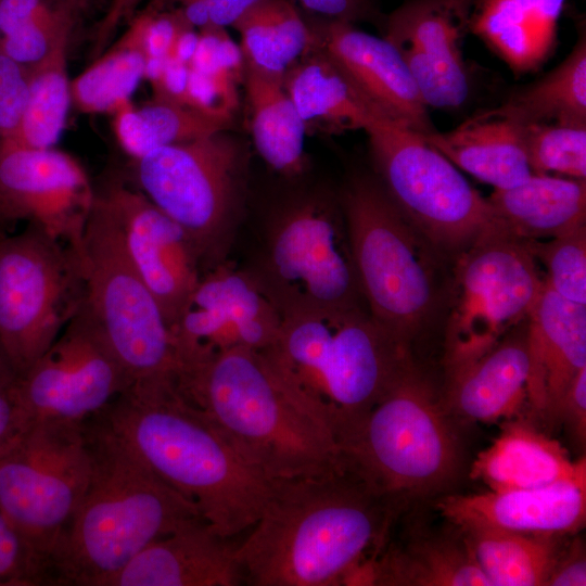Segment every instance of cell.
Here are the masks:
<instances>
[{
	"mask_svg": "<svg viewBox=\"0 0 586 586\" xmlns=\"http://www.w3.org/2000/svg\"><path fill=\"white\" fill-rule=\"evenodd\" d=\"M232 27L245 64L275 76H283L311 46L309 23L292 0H260Z\"/></svg>",
	"mask_w": 586,
	"mask_h": 586,
	"instance_id": "cell-32",
	"label": "cell"
},
{
	"mask_svg": "<svg viewBox=\"0 0 586 586\" xmlns=\"http://www.w3.org/2000/svg\"><path fill=\"white\" fill-rule=\"evenodd\" d=\"M260 0H208L209 24L227 27Z\"/></svg>",
	"mask_w": 586,
	"mask_h": 586,
	"instance_id": "cell-51",
	"label": "cell"
},
{
	"mask_svg": "<svg viewBox=\"0 0 586 586\" xmlns=\"http://www.w3.org/2000/svg\"><path fill=\"white\" fill-rule=\"evenodd\" d=\"M379 551L354 569L347 585L491 586L464 539L419 537Z\"/></svg>",
	"mask_w": 586,
	"mask_h": 586,
	"instance_id": "cell-29",
	"label": "cell"
},
{
	"mask_svg": "<svg viewBox=\"0 0 586 586\" xmlns=\"http://www.w3.org/2000/svg\"><path fill=\"white\" fill-rule=\"evenodd\" d=\"M366 133L375 177L407 219L450 260L495 230L487 198L422 135L385 119Z\"/></svg>",
	"mask_w": 586,
	"mask_h": 586,
	"instance_id": "cell-12",
	"label": "cell"
},
{
	"mask_svg": "<svg viewBox=\"0 0 586 586\" xmlns=\"http://www.w3.org/2000/svg\"><path fill=\"white\" fill-rule=\"evenodd\" d=\"M17 379V373L0 345V388L11 387Z\"/></svg>",
	"mask_w": 586,
	"mask_h": 586,
	"instance_id": "cell-53",
	"label": "cell"
},
{
	"mask_svg": "<svg viewBox=\"0 0 586 586\" xmlns=\"http://www.w3.org/2000/svg\"><path fill=\"white\" fill-rule=\"evenodd\" d=\"M177 387L271 481L342 459L331 431L293 398L259 352L220 353L184 373Z\"/></svg>",
	"mask_w": 586,
	"mask_h": 586,
	"instance_id": "cell-5",
	"label": "cell"
},
{
	"mask_svg": "<svg viewBox=\"0 0 586 586\" xmlns=\"http://www.w3.org/2000/svg\"><path fill=\"white\" fill-rule=\"evenodd\" d=\"M115 113L117 140L135 160L158 148L193 140L230 126L190 106L155 99L140 107L127 103Z\"/></svg>",
	"mask_w": 586,
	"mask_h": 586,
	"instance_id": "cell-35",
	"label": "cell"
},
{
	"mask_svg": "<svg viewBox=\"0 0 586 586\" xmlns=\"http://www.w3.org/2000/svg\"><path fill=\"white\" fill-rule=\"evenodd\" d=\"M86 423L29 422L0 455V510L46 569L88 485Z\"/></svg>",
	"mask_w": 586,
	"mask_h": 586,
	"instance_id": "cell-13",
	"label": "cell"
},
{
	"mask_svg": "<svg viewBox=\"0 0 586 586\" xmlns=\"http://www.w3.org/2000/svg\"><path fill=\"white\" fill-rule=\"evenodd\" d=\"M530 367L525 320L481 358L447 378V405L472 421L515 418L527 404Z\"/></svg>",
	"mask_w": 586,
	"mask_h": 586,
	"instance_id": "cell-24",
	"label": "cell"
},
{
	"mask_svg": "<svg viewBox=\"0 0 586 586\" xmlns=\"http://www.w3.org/2000/svg\"><path fill=\"white\" fill-rule=\"evenodd\" d=\"M29 424L13 393V385L0 388V455Z\"/></svg>",
	"mask_w": 586,
	"mask_h": 586,
	"instance_id": "cell-49",
	"label": "cell"
},
{
	"mask_svg": "<svg viewBox=\"0 0 586 586\" xmlns=\"http://www.w3.org/2000/svg\"><path fill=\"white\" fill-rule=\"evenodd\" d=\"M189 75L188 64L169 56L161 78L152 85L154 99L187 105Z\"/></svg>",
	"mask_w": 586,
	"mask_h": 586,
	"instance_id": "cell-48",
	"label": "cell"
},
{
	"mask_svg": "<svg viewBox=\"0 0 586 586\" xmlns=\"http://www.w3.org/2000/svg\"><path fill=\"white\" fill-rule=\"evenodd\" d=\"M308 23L310 48L326 55L382 118L420 135L435 130L408 67L387 39L347 21Z\"/></svg>",
	"mask_w": 586,
	"mask_h": 586,
	"instance_id": "cell-20",
	"label": "cell"
},
{
	"mask_svg": "<svg viewBox=\"0 0 586 586\" xmlns=\"http://www.w3.org/2000/svg\"><path fill=\"white\" fill-rule=\"evenodd\" d=\"M491 586H542L556 563L555 536L458 527Z\"/></svg>",
	"mask_w": 586,
	"mask_h": 586,
	"instance_id": "cell-33",
	"label": "cell"
},
{
	"mask_svg": "<svg viewBox=\"0 0 586 586\" xmlns=\"http://www.w3.org/2000/svg\"><path fill=\"white\" fill-rule=\"evenodd\" d=\"M68 41L69 38L62 40L43 61L28 69L26 106L17 129L7 140L33 149H50L59 140L72 102L66 69Z\"/></svg>",
	"mask_w": 586,
	"mask_h": 586,
	"instance_id": "cell-36",
	"label": "cell"
},
{
	"mask_svg": "<svg viewBox=\"0 0 586 586\" xmlns=\"http://www.w3.org/2000/svg\"><path fill=\"white\" fill-rule=\"evenodd\" d=\"M136 9V0H111L101 18L94 36L93 50L97 55L103 52L109 39L114 35L119 23L131 15Z\"/></svg>",
	"mask_w": 586,
	"mask_h": 586,
	"instance_id": "cell-50",
	"label": "cell"
},
{
	"mask_svg": "<svg viewBox=\"0 0 586 586\" xmlns=\"http://www.w3.org/2000/svg\"><path fill=\"white\" fill-rule=\"evenodd\" d=\"M586 559L579 542L573 543L563 555L559 552L545 586H585Z\"/></svg>",
	"mask_w": 586,
	"mask_h": 586,
	"instance_id": "cell-47",
	"label": "cell"
},
{
	"mask_svg": "<svg viewBox=\"0 0 586 586\" xmlns=\"http://www.w3.org/2000/svg\"><path fill=\"white\" fill-rule=\"evenodd\" d=\"M146 56L127 30L73 81L72 102L85 113L116 112L144 77Z\"/></svg>",
	"mask_w": 586,
	"mask_h": 586,
	"instance_id": "cell-37",
	"label": "cell"
},
{
	"mask_svg": "<svg viewBox=\"0 0 586 586\" xmlns=\"http://www.w3.org/2000/svg\"><path fill=\"white\" fill-rule=\"evenodd\" d=\"M47 586L44 566L0 510V586Z\"/></svg>",
	"mask_w": 586,
	"mask_h": 586,
	"instance_id": "cell-40",
	"label": "cell"
},
{
	"mask_svg": "<svg viewBox=\"0 0 586 586\" xmlns=\"http://www.w3.org/2000/svg\"><path fill=\"white\" fill-rule=\"evenodd\" d=\"M72 2L73 4L77 5L78 8H81L85 3H87L90 0H67Z\"/></svg>",
	"mask_w": 586,
	"mask_h": 586,
	"instance_id": "cell-54",
	"label": "cell"
},
{
	"mask_svg": "<svg viewBox=\"0 0 586 586\" xmlns=\"http://www.w3.org/2000/svg\"><path fill=\"white\" fill-rule=\"evenodd\" d=\"M470 476L489 491L534 488L586 477V460H572L558 441L528 421L512 418L505 420L499 435L476 456Z\"/></svg>",
	"mask_w": 586,
	"mask_h": 586,
	"instance_id": "cell-25",
	"label": "cell"
},
{
	"mask_svg": "<svg viewBox=\"0 0 586 586\" xmlns=\"http://www.w3.org/2000/svg\"><path fill=\"white\" fill-rule=\"evenodd\" d=\"M130 384L80 307L52 345L17 377L13 393L28 422L82 423Z\"/></svg>",
	"mask_w": 586,
	"mask_h": 586,
	"instance_id": "cell-15",
	"label": "cell"
},
{
	"mask_svg": "<svg viewBox=\"0 0 586 586\" xmlns=\"http://www.w3.org/2000/svg\"><path fill=\"white\" fill-rule=\"evenodd\" d=\"M98 192L115 217L132 265L171 328L204 272L196 246L137 187L115 181Z\"/></svg>",
	"mask_w": 586,
	"mask_h": 586,
	"instance_id": "cell-19",
	"label": "cell"
},
{
	"mask_svg": "<svg viewBox=\"0 0 586 586\" xmlns=\"http://www.w3.org/2000/svg\"><path fill=\"white\" fill-rule=\"evenodd\" d=\"M495 230L520 240H547L586 226V179L532 175L487 198Z\"/></svg>",
	"mask_w": 586,
	"mask_h": 586,
	"instance_id": "cell-27",
	"label": "cell"
},
{
	"mask_svg": "<svg viewBox=\"0 0 586 586\" xmlns=\"http://www.w3.org/2000/svg\"><path fill=\"white\" fill-rule=\"evenodd\" d=\"M543 288L538 263L520 240L489 231L457 255L438 315L447 378L527 320Z\"/></svg>",
	"mask_w": 586,
	"mask_h": 586,
	"instance_id": "cell-10",
	"label": "cell"
},
{
	"mask_svg": "<svg viewBox=\"0 0 586 586\" xmlns=\"http://www.w3.org/2000/svg\"><path fill=\"white\" fill-rule=\"evenodd\" d=\"M240 82L227 71L205 74L190 68L187 105L230 125L239 106L237 86Z\"/></svg>",
	"mask_w": 586,
	"mask_h": 586,
	"instance_id": "cell-41",
	"label": "cell"
},
{
	"mask_svg": "<svg viewBox=\"0 0 586 586\" xmlns=\"http://www.w3.org/2000/svg\"><path fill=\"white\" fill-rule=\"evenodd\" d=\"M28 97V69L0 51V141L13 136Z\"/></svg>",
	"mask_w": 586,
	"mask_h": 586,
	"instance_id": "cell-44",
	"label": "cell"
},
{
	"mask_svg": "<svg viewBox=\"0 0 586 586\" xmlns=\"http://www.w3.org/2000/svg\"><path fill=\"white\" fill-rule=\"evenodd\" d=\"M282 79L306 133L366 131L384 119L340 69L313 48L284 73Z\"/></svg>",
	"mask_w": 586,
	"mask_h": 586,
	"instance_id": "cell-30",
	"label": "cell"
},
{
	"mask_svg": "<svg viewBox=\"0 0 586 586\" xmlns=\"http://www.w3.org/2000/svg\"><path fill=\"white\" fill-rule=\"evenodd\" d=\"M474 0H409L391 13L384 38L398 51L426 107L456 110L471 92L462 42Z\"/></svg>",
	"mask_w": 586,
	"mask_h": 586,
	"instance_id": "cell-18",
	"label": "cell"
},
{
	"mask_svg": "<svg viewBox=\"0 0 586 586\" xmlns=\"http://www.w3.org/2000/svg\"><path fill=\"white\" fill-rule=\"evenodd\" d=\"M300 5L314 15L323 18L342 20L354 23L373 14L368 0H296Z\"/></svg>",
	"mask_w": 586,
	"mask_h": 586,
	"instance_id": "cell-46",
	"label": "cell"
},
{
	"mask_svg": "<svg viewBox=\"0 0 586 586\" xmlns=\"http://www.w3.org/2000/svg\"><path fill=\"white\" fill-rule=\"evenodd\" d=\"M225 537L258 520L272 481L169 379L132 382L94 416Z\"/></svg>",
	"mask_w": 586,
	"mask_h": 586,
	"instance_id": "cell-2",
	"label": "cell"
},
{
	"mask_svg": "<svg viewBox=\"0 0 586 586\" xmlns=\"http://www.w3.org/2000/svg\"><path fill=\"white\" fill-rule=\"evenodd\" d=\"M530 379L527 405L555 418L576 374L586 367V305L570 302L544 280L527 319Z\"/></svg>",
	"mask_w": 586,
	"mask_h": 586,
	"instance_id": "cell-23",
	"label": "cell"
},
{
	"mask_svg": "<svg viewBox=\"0 0 586 586\" xmlns=\"http://www.w3.org/2000/svg\"><path fill=\"white\" fill-rule=\"evenodd\" d=\"M519 124H586V38L535 81L511 92L497 106Z\"/></svg>",
	"mask_w": 586,
	"mask_h": 586,
	"instance_id": "cell-34",
	"label": "cell"
},
{
	"mask_svg": "<svg viewBox=\"0 0 586 586\" xmlns=\"http://www.w3.org/2000/svg\"><path fill=\"white\" fill-rule=\"evenodd\" d=\"M570 428L574 438L584 445L586 437V367L574 378L557 408L556 417Z\"/></svg>",
	"mask_w": 586,
	"mask_h": 586,
	"instance_id": "cell-45",
	"label": "cell"
},
{
	"mask_svg": "<svg viewBox=\"0 0 586 586\" xmlns=\"http://www.w3.org/2000/svg\"><path fill=\"white\" fill-rule=\"evenodd\" d=\"M246 150L228 129L136 158L137 188L191 238L204 271L221 262L241 204Z\"/></svg>",
	"mask_w": 586,
	"mask_h": 586,
	"instance_id": "cell-11",
	"label": "cell"
},
{
	"mask_svg": "<svg viewBox=\"0 0 586 586\" xmlns=\"http://www.w3.org/2000/svg\"><path fill=\"white\" fill-rule=\"evenodd\" d=\"M85 423L91 472L50 556L53 586H104L152 542L203 518L99 420Z\"/></svg>",
	"mask_w": 586,
	"mask_h": 586,
	"instance_id": "cell-3",
	"label": "cell"
},
{
	"mask_svg": "<svg viewBox=\"0 0 586 586\" xmlns=\"http://www.w3.org/2000/svg\"><path fill=\"white\" fill-rule=\"evenodd\" d=\"M522 242L546 268L547 286L570 302L586 305V226L557 238Z\"/></svg>",
	"mask_w": 586,
	"mask_h": 586,
	"instance_id": "cell-39",
	"label": "cell"
},
{
	"mask_svg": "<svg viewBox=\"0 0 586 586\" xmlns=\"http://www.w3.org/2000/svg\"><path fill=\"white\" fill-rule=\"evenodd\" d=\"M282 321L281 311L253 270L219 262L203 272L170 328L179 377L233 348L265 349Z\"/></svg>",
	"mask_w": 586,
	"mask_h": 586,
	"instance_id": "cell-16",
	"label": "cell"
},
{
	"mask_svg": "<svg viewBox=\"0 0 586 586\" xmlns=\"http://www.w3.org/2000/svg\"><path fill=\"white\" fill-rule=\"evenodd\" d=\"M521 125L533 174L586 179V124Z\"/></svg>",
	"mask_w": 586,
	"mask_h": 586,
	"instance_id": "cell-38",
	"label": "cell"
},
{
	"mask_svg": "<svg viewBox=\"0 0 586 586\" xmlns=\"http://www.w3.org/2000/svg\"><path fill=\"white\" fill-rule=\"evenodd\" d=\"M394 508L343 458L316 473L273 480L262 514L238 545L243 584L345 585L382 545Z\"/></svg>",
	"mask_w": 586,
	"mask_h": 586,
	"instance_id": "cell-1",
	"label": "cell"
},
{
	"mask_svg": "<svg viewBox=\"0 0 586 586\" xmlns=\"http://www.w3.org/2000/svg\"><path fill=\"white\" fill-rule=\"evenodd\" d=\"M259 353L339 447L415 365L410 347L364 305L286 316L273 342Z\"/></svg>",
	"mask_w": 586,
	"mask_h": 586,
	"instance_id": "cell-4",
	"label": "cell"
},
{
	"mask_svg": "<svg viewBox=\"0 0 586 586\" xmlns=\"http://www.w3.org/2000/svg\"><path fill=\"white\" fill-rule=\"evenodd\" d=\"M198 42L199 33L194 30V27L188 26L179 33L169 56L189 65L195 53Z\"/></svg>",
	"mask_w": 586,
	"mask_h": 586,
	"instance_id": "cell-52",
	"label": "cell"
},
{
	"mask_svg": "<svg viewBox=\"0 0 586 586\" xmlns=\"http://www.w3.org/2000/svg\"><path fill=\"white\" fill-rule=\"evenodd\" d=\"M339 196L365 304L410 347L438 319L451 260L407 219L375 176H354Z\"/></svg>",
	"mask_w": 586,
	"mask_h": 586,
	"instance_id": "cell-6",
	"label": "cell"
},
{
	"mask_svg": "<svg viewBox=\"0 0 586 586\" xmlns=\"http://www.w3.org/2000/svg\"><path fill=\"white\" fill-rule=\"evenodd\" d=\"M142 0H136V8Z\"/></svg>",
	"mask_w": 586,
	"mask_h": 586,
	"instance_id": "cell-55",
	"label": "cell"
},
{
	"mask_svg": "<svg viewBox=\"0 0 586 586\" xmlns=\"http://www.w3.org/2000/svg\"><path fill=\"white\" fill-rule=\"evenodd\" d=\"M78 251L85 281L81 309L131 383L177 381L180 362L171 329L132 265L115 217L98 191Z\"/></svg>",
	"mask_w": 586,
	"mask_h": 586,
	"instance_id": "cell-8",
	"label": "cell"
},
{
	"mask_svg": "<svg viewBox=\"0 0 586 586\" xmlns=\"http://www.w3.org/2000/svg\"><path fill=\"white\" fill-rule=\"evenodd\" d=\"M341 455L379 496L441 489L459 467V446L431 384L411 366L341 444Z\"/></svg>",
	"mask_w": 586,
	"mask_h": 586,
	"instance_id": "cell-7",
	"label": "cell"
},
{
	"mask_svg": "<svg viewBox=\"0 0 586 586\" xmlns=\"http://www.w3.org/2000/svg\"><path fill=\"white\" fill-rule=\"evenodd\" d=\"M422 137L456 167L495 189L514 187L534 175L522 125L498 107L476 113L449 131L434 130Z\"/></svg>",
	"mask_w": 586,
	"mask_h": 586,
	"instance_id": "cell-28",
	"label": "cell"
},
{
	"mask_svg": "<svg viewBox=\"0 0 586 586\" xmlns=\"http://www.w3.org/2000/svg\"><path fill=\"white\" fill-rule=\"evenodd\" d=\"M282 77L245 64L242 84L257 153L275 171L294 177L301 175L306 165V128Z\"/></svg>",
	"mask_w": 586,
	"mask_h": 586,
	"instance_id": "cell-31",
	"label": "cell"
},
{
	"mask_svg": "<svg viewBox=\"0 0 586 586\" xmlns=\"http://www.w3.org/2000/svg\"><path fill=\"white\" fill-rule=\"evenodd\" d=\"M253 271L283 318L366 306L340 196L326 191L298 195L276 212Z\"/></svg>",
	"mask_w": 586,
	"mask_h": 586,
	"instance_id": "cell-9",
	"label": "cell"
},
{
	"mask_svg": "<svg viewBox=\"0 0 586 586\" xmlns=\"http://www.w3.org/2000/svg\"><path fill=\"white\" fill-rule=\"evenodd\" d=\"M565 0H474L469 31L517 75L538 71L552 55Z\"/></svg>",
	"mask_w": 586,
	"mask_h": 586,
	"instance_id": "cell-26",
	"label": "cell"
},
{
	"mask_svg": "<svg viewBox=\"0 0 586 586\" xmlns=\"http://www.w3.org/2000/svg\"><path fill=\"white\" fill-rule=\"evenodd\" d=\"M188 26L191 25L178 8L167 10L157 2L138 14L128 30L146 58L169 56L179 33Z\"/></svg>",
	"mask_w": 586,
	"mask_h": 586,
	"instance_id": "cell-42",
	"label": "cell"
},
{
	"mask_svg": "<svg viewBox=\"0 0 586 586\" xmlns=\"http://www.w3.org/2000/svg\"><path fill=\"white\" fill-rule=\"evenodd\" d=\"M84 296L77 247L33 225L0 238V345L17 377L52 345Z\"/></svg>",
	"mask_w": 586,
	"mask_h": 586,
	"instance_id": "cell-14",
	"label": "cell"
},
{
	"mask_svg": "<svg viewBox=\"0 0 586 586\" xmlns=\"http://www.w3.org/2000/svg\"><path fill=\"white\" fill-rule=\"evenodd\" d=\"M239 543L196 518L155 539L104 586H239Z\"/></svg>",
	"mask_w": 586,
	"mask_h": 586,
	"instance_id": "cell-22",
	"label": "cell"
},
{
	"mask_svg": "<svg viewBox=\"0 0 586 586\" xmlns=\"http://www.w3.org/2000/svg\"><path fill=\"white\" fill-rule=\"evenodd\" d=\"M457 527L484 526L522 534H573L586 521V477L509 491L451 495L436 505Z\"/></svg>",
	"mask_w": 586,
	"mask_h": 586,
	"instance_id": "cell-21",
	"label": "cell"
},
{
	"mask_svg": "<svg viewBox=\"0 0 586 586\" xmlns=\"http://www.w3.org/2000/svg\"><path fill=\"white\" fill-rule=\"evenodd\" d=\"M200 29L190 68L205 74L222 69L242 81L245 61L240 44L231 39L225 27L207 24Z\"/></svg>",
	"mask_w": 586,
	"mask_h": 586,
	"instance_id": "cell-43",
	"label": "cell"
},
{
	"mask_svg": "<svg viewBox=\"0 0 586 586\" xmlns=\"http://www.w3.org/2000/svg\"><path fill=\"white\" fill-rule=\"evenodd\" d=\"M95 190L69 154L0 141V222L25 220L79 247Z\"/></svg>",
	"mask_w": 586,
	"mask_h": 586,
	"instance_id": "cell-17",
	"label": "cell"
}]
</instances>
